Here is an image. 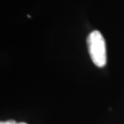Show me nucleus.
Masks as SVG:
<instances>
[{"label":"nucleus","mask_w":124,"mask_h":124,"mask_svg":"<svg viewBox=\"0 0 124 124\" xmlns=\"http://www.w3.org/2000/svg\"><path fill=\"white\" fill-rule=\"evenodd\" d=\"M87 48L92 62L98 67H103L107 63L106 41L98 31H92L87 37Z\"/></svg>","instance_id":"f257e3e1"},{"label":"nucleus","mask_w":124,"mask_h":124,"mask_svg":"<svg viewBox=\"0 0 124 124\" xmlns=\"http://www.w3.org/2000/svg\"><path fill=\"white\" fill-rule=\"evenodd\" d=\"M0 124H27L25 122H17L15 120H7V121H1Z\"/></svg>","instance_id":"f03ea898"}]
</instances>
